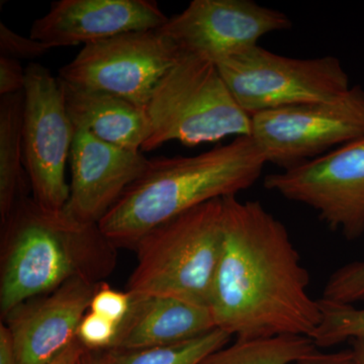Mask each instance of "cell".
<instances>
[{
    "mask_svg": "<svg viewBox=\"0 0 364 364\" xmlns=\"http://www.w3.org/2000/svg\"><path fill=\"white\" fill-rule=\"evenodd\" d=\"M224 238L210 296L215 327L236 339L313 338L322 318L287 227L258 200L223 198Z\"/></svg>",
    "mask_w": 364,
    "mask_h": 364,
    "instance_id": "6da1fadb",
    "label": "cell"
},
{
    "mask_svg": "<svg viewBox=\"0 0 364 364\" xmlns=\"http://www.w3.org/2000/svg\"><path fill=\"white\" fill-rule=\"evenodd\" d=\"M117 248L98 224L78 221L25 196L1 222L0 316L70 280L102 284L117 264Z\"/></svg>",
    "mask_w": 364,
    "mask_h": 364,
    "instance_id": "7a4b0ae2",
    "label": "cell"
},
{
    "mask_svg": "<svg viewBox=\"0 0 364 364\" xmlns=\"http://www.w3.org/2000/svg\"><path fill=\"white\" fill-rule=\"evenodd\" d=\"M267 164L251 136L195 156L149 159L98 226L117 248L133 249L141 237L177 215L251 188Z\"/></svg>",
    "mask_w": 364,
    "mask_h": 364,
    "instance_id": "3957f363",
    "label": "cell"
},
{
    "mask_svg": "<svg viewBox=\"0 0 364 364\" xmlns=\"http://www.w3.org/2000/svg\"><path fill=\"white\" fill-rule=\"evenodd\" d=\"M223 238V198L151 230L134 245L136 265L127 291L136 298L165 296L210 308Z\"/></svg>",
    "mask_w": 364,
    "mask_h": 364,
    "instance_id": "277c9868",
    "label": "cell"
},
{
    "mask_svg": "<svg viewBox=\"0 0 364 364\" xmlns=\"http://www.w3.org/2000/svg\"><path fill=\"white\" fill-rule=\"evenodd\" d=\"M150 133L142 152L170 141L195 147L230 136L252 135V116L210 60L181 54L145 107Z\"/></svg>",
    "mask_w": 364,
    "mask_h": 364,
    "instance_id": "5b68a950",
    "label": "cell"
},
{
    "mask_svg": "<svg viewBox=\"0 0 364 364\" xmlns=\"http://www.w3.org/2000/svg\"><path fill=\"white\" fill-rule=\"evenodd\" d=\"M222 78L249 114L323 102L351 87L336 57L299 59L260 46L215 64Z\"/></svg>",
    "mask_w": 364,
    "mask_h": 364,
    "instance_id": "8992f818",
    "label": "cell"
},
{
    "mask_svg": "<svg viewBox=\"0 0 364 364\" xmlns=\"http://www.w3.org/2000/svg\"><path fill=\"white\" fill-rule=\"evenodd\" d=\"M251 136L267 163L299 166L364 138V90L354 85L323 102L258 112Z\"/></svg>",
    "mask_w": 364,
    "mask_h": 364,
    "instance_id": "52a82bcc",
    "label": "cell"
},
{
    "mask_svg": "<svg viewBox=\"0 0 364 364\" xmlns=\"http://www.w3.org/2000/svg\"><path fill=\"white\" fill-rule=\"evenodd\" d=\"M74 135L61 81L31 63L26 69L23 163L33 200L49 210H62L68 202L65 174Z\"/></svg>",
    "mask_w": 364,
    "mask_h": 364,
    "instance_id": "ba28073f",
    "label": "cell"
},
{
    "mask_svg": "<svg viewBox=\"0 0 364 364\" xmlns=\"http://www.w3.org/2000/svg\"><path fill=\"white\" fill-rule=\"evenodd\" d=\"M181 56L176 46L158 30L123 33L85 45L60 68L58 77L145 109L158 83Z\"/></svg>",
    "mask_w": 364,
    "mask_h": 364,
    "instance_id": "9c48e42d",
    "label": "cell"
},
{
    "mask_svg": "<svg viewBox=\"0 0 364 364\" xmlns=\"http://www.w3.org/2000/svg\"><path fill=\"white\" fill-rule=\"evenodd\" d=\"M264 188L313 208L331 231L356 240L364 234V138L268 174Z\"/></svg>",
    "mask_w": 364,
    "mask_h": 364,
    "instance_id": "30bf717a",
    "label": "cell"
},
{
    "mask_svg": "<svg viewBox=\"0 0 364 364\" xmlns=\"http://www.w3.org/2000/svg\"><path fill=\"white\" fill-rule=\"evenodd\" d=\"M289 16L252 0H193L158 28L181 54L217 64L291 28Z\"/></svg>",
    "mask_w": 364,
    "mask_h": 364,
    "instance_id": "8fae6325",
    "label": "cell"
},
{
    "mask_svg": "<svg viewBox=\"0 0 364 364\" xmlns=\"http://www.w3.org/2000/svg\"><path fill=\"white\" fill-rule=\"evenodd\" d=\"M100 284L74 279L50 293L28 299L1 322L13 341L18 364H46L76 339L81 321Z\"/></svg>",
    "mask_w": 364,
    "mask_h": 364,
    "instance_id": "7c38bea8",
    "label": "cell"
},
{
    "mask_svg": "<svg viewBox=\"0 0 364 364\" xmlns=\"http://www.w3.org/2000/svg\"><path fill=\"white\" fill-rule=\"evenodd\" d=\"M148 162L141 151L117 147L82 129L75 130L69 158L70 193L64 210L78 221L98 224Z\"/></svg>",
    "mask_w": 364,
    "mask_h": 364,
    "instance_id": "4fadbf2b",
    "label": "cell"
},
{
    "mask_svg": "<svg viewBox=\"0 0 364 364\" xmlns=\"http://www.w3.org/2000/svg\"><path fill=\"white\" fill-rule=\"evenodd\" d=\"M168 18L152 0H58L33 21L30 37L52 49L85 46L123 33L158 30Z\"/></svg>",
    "mask_w": 364,
    "mask_h": 364,
    "instance_id": "5bb4252c",
    "label": "cell"
},
{
    "mask_svg": "<svg viewBox=\"0 0 364 364\" xmlns=\"http://www.w3.org/2000/svg\"><path fill=\"white\" fill-rule=\"evenodd\" d=\"M217 329L208 306L165 296H132L112 349L150 348L188 341Z\"/></svg>",
    "mask_w": 364,
    "mask_h": 364,
    "instance_id": "9a60e30c",
    "label": "cell"
},
{
    "mask_svg": "<svg viewBox=\"0 0 364 364\" xmlns=\"http://www.w3.org/2000/svg\"><path fill=\"white\" fill-rule=\"evenodd\" d=\"M60 81L75 130L82 129L105 143L142 152L150 133L145 109L111 93Z\"/></svg>",
    "mask_w": 364,
    "mask_h": 364,
    "instance_id": "2e32d148",
    "label": "cell"
},
{
    "mask_svg": "<svg viewBox=\"0 0 364 364\" xmlns=\"http://www.w3.org/2000/svg\"><path fill=\"white\" fill-rule=\"evenodd\" d=\"M25 90L0 98V219L28 196L31 186L23 163Z\"/></svg>",
    "mask_w": 364,
    "mask_h": 364,
    "instance_id": "e0dca14e",
    "label": "cell"
},
{
    "mask_svg": "<svg viewBox=\"0 0 364 364\" xmlns=\"http://www.w3.org/2000/svg\"><path fill=\"white\" fill-rule=\"evenodd\" d=\"M232 336L220 329L181 343L150 348L107 349L90 351L92 364H200L213 352L231 342Z\"/></svg>",
    "mask_w": 364,
    "mask_h": 364,
    "instance_id": "ac0fdd59",
    "label": "cell"
},
{
    "mask_svg": "<svg viewBox=\"0 0 364 364\" xmlns=\"http://www.w3.org/2000/svg\"><path fill=\"white\" fill-rule=\"evenodd\" d=\"M317 350L314 340L301 335L236 339L200 364H294Z\"/></svg>",
    "mask_w": 364,
    "mask_h": 364,
    "instance_id": "d6986e66",
    "label": "cell"
},
{
    "mask_svg": "<svg viewBox=\"0 0 364 364\" xmlns=\"http://www.w3.org/2000/svg\"><path fill=\"white\" fill-rule=\"evenodd\" d=\"M318 303L322 318L312 338L318 348H329L364 336V308L328 303L322 299H318Z\"/></svg>",
    "mask_w": 364,
    "mask_h": 364,
    "instance_id": "ffe728a7",
    "label": "cell"
},
{
    "mask_svg": "<svg viewBox=\"0 0 364 364\" xmlns=\"http://www.w3.org/2000/svg\"><path fill=\"white\" fill-rule=\"evenodd\" d=\"M320 299L350 306L364 301V261L347 263L333 272Z\"/></svg>",
    "mask_w": 364,
    "mask_h": 364,
    "instance_id": "44dd1931",
    "label": "cell"
},
{
    "mask_svg": "<svg viewBox=\"0 0 364 364\" xmlns=\"http://www.w3.org/2000/svg\"><path fill=\"white\" fill-rule=\"evenodd\" d=\"M119 326L88 311L78 327L77 338L88 351L107 350L114 347Z\"/></svg>",
    "mask_w": 364,
    "mask_h": 364,
    "instance_id": "7402d4cb",
    "label": "cell"
},
{
    "mask_svg": "<svg viewBox=\"0 0 364 364\" xmlns=\"http://www.w3.org/2000/svg\"><path fill=\"white\" fill-rule=\"evenodd\" d=\"M132 296L128 291H117L105 282L91 299L90 312L107 318L119 328L130 312Z\"/></svg>",
    "mask_w": 364,
    "mask_h": 364,
    "instance_id": "603a6c76",
    "label": "cell"
},
{
    "mask_svg": "<svg viewBox=\"0 0 364 364\" xmlns=\"http://www.w3.org/2000/svg\"><path fill=\"white\" fill-rule=\"evenodd\" d=\"M52 48L14 32L4 23H0V56L16 60L35 59L43 56Z\"/></svg>",
    "mask_w": 364,
    "mask_h": 364,
    "instance_id": "cb8c5ba5",
    "label": "cell"
},
{
    "mask_svg": "<svg viewBox=\"0 0 364 364\" xmlns=\"http://www.w3.org/2000/svg\"><path fill=\"white\" fill-rule=\"evenodd\" d=\"M26 87V69L20 61L0 56V95L21 92Z\"/></svg>",
    "mask_w": 364,
    "mask_h": 364,
    "instance_id": "d4e9b609",
    "label": "cell"
},
{
    "mask_svg": "<svg viewBox=\"0 0 364 364\" xmlns=\"http://www.w3.org/2000/svg\"><path fill=\"white\" fill-rule=\"evenodd\" d=\"M294 364H355L351 349L335 352H314Z\"/></svg>",
    "mask_w": 364,
    "mask_h": 364,
    "instance_id": "484cf974",
    "label": "cell"
},
{
    "mask_svg": "<svg viewBox=\"0 0 364 364\" xmlns=\"http://www.w3.org/2000/svg\"><path fill=\"white\" fill-rule=\"evenodd\" d=\"M87 351V349L80 343L78 338L75 340L62 353H60L57 358L52 359L51 361L46 364H79L81 359Z\"/></svg>",
    "mask_w": 364,
    "mask_h": 364,
    "instance_id": "4316f807",
    "label": "cell"
},
{
    "mask_svg": "<svg viewBox=\"0 0 364 364\" xmlns=\"http://www.w3.org/2000/svg\"><path fill=\"white\" fill-rule=\"evenodd\" d=\"M0 364H18L9 329L0 323Z\"/></svg>",
    "mask_w": 364,
    "mask_h": 364,
    "instance_id": "83f0119b",
    "label": "cell"
},
{
    "mask_svg": "<svg viewBox=\"0 0 364 364\" xmlns=\"http://www.w3.org/2000/svg\"><path fill=\"white\" fill-rule=\"evenodd\" d=\"M354 363L364 364V336L351 340Z\"/></svg>",
    "mask_w": 364,
    "mask_h": 364,
    "instance_id": "f1b7e54d",
    "label": "cell"
},
{
    "mask_svg": "<svg viewBox=\"0 0 364 364\" xmlns=\"http://www.w3.org/2000/svg\"><path fill=\"white\" fill-rule=\"evenodd\" d=\"M79 364H92V363H91L90 351H86L85 356H83L82 359H81Z\"/></svg>",
    "mask_w": 364,
    "mask_h": 364,
    "instance_id": "f546056e",
    "label": "cell"
}]
</instances>
